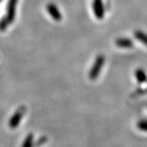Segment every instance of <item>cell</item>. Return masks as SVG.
Here are the masks:
<instances>
[{"mask_svg":"<svg viewBox=\"0 0 147 147\" xmlns=\"http://www.w3.org/2000/svg\"><path fill=\"white\" fill-rule=\"evenodd\" d=\"M25 111L26 108L24 107H20V108L16 111L15 113L12 116V117L11 118V119H10L9 125L11 128H16V127L20 124V122L22 118H23V114H24V112H25Z\"/></svg>","mask_w":147,"mask_h":147,"instance_id":"cell-2","label":"cell"},{"mask_svg":"<svg viewBox=\"0 0 147 147\" xmlns=\"http://www.w3.org/2000/svg\"><path fill=\"white\" fill-rule=\"evenodd\" d=\"M116 45L121 48H130L132 47V41L129 38H119L116 39Z\"/></svg>","mask_w":147,"mask_h":147,"instance_id":"cell-6","label":"cell"},{"mask_svg":"<svg viewBox=\"0 0 147 147\" xmlns=\"http://www.w3.org/2000/svg\"><path fill=\"white\" fill-rule=\"evenodd\" d=\"M105 62V57L103 55H99L96 57L94 64L92 67L91 70L89 73V78L90 80H95L98 78L99 74L101 73V68L104 66Z\"/></svg>","mask_w":147,"mask_h":147,"instance_id":"cell-1","label":"cell"},{"mask_svg":"<svg viewBox=\"0 0 147 147\" xmlns=\"http://www.w3.org/2000/svg\"><path fill=\"white\" fill-rule=\"evenodd\" d=\"M135 36L138 40H140V41H142L143 43L147 45V36L144 35L143 33L140 32H137L135 33Z\"/></svg>","mask_w":147,"mask_h":147,"instance_id":"cell-7","label":"cell"},{"mask_svg":"<svg viewBox=\"0 0 147 147\" xmlns=\"http://www.w3.org/2000/svg\"><path fill=\"white\" fill-rule=\"evenodd\" d=\"M136 77H137V79L138 80V81L140 82H142V81H144L146 80V75L144 72L141 70H138L136 72Z\"/></svg>","mask_w":147,"mask_h":147,"instance_id":"cell-8","label":"cell"},{"mask_svg":"<svg viewBox=\"0 0 147 147\" xmlns=\"http://www.w3.org/2000/svg\"><path fill=\"white\" fill-rule=\"evenodd\" d=\"M93 12L95 18L98 20H101L105 16V8L101 0H93L92 2Z\"/></svg>","mask_w":147,"mask_h":147,"instance_id":"cell-3","label":"cell"},{"mask_svg":"<svg viewBox=\"0 0 147 147\" xmlns=\"http://www.w3.org/2000/svg\"><path fill=\"white\" fill-rule=\"evenodd\" d=\"M17 2H18V0H9L8 11H7V16H6L5 18L8 23H12V22L14 21V18H15Z\"/></svg>","mask_w":147,"mask_h":147,"instance_id":"cell-4","label":"cell"},{"mask_svg":"<svg viewBox=\"0 0 147 147\" xmlns=\"http://www.w3.org/2000/svg\"><path fill=\"white\" fill-rule=\"evenodd\" d=\"M47 11L48 12V14H50L51 18L56 21H60L62 20V14L60 13L59 8H57L56 5L53 4V3L48 4L47 6Z\"/></svg>","mask_w":147,"mask_h":147,"instance_id":"cell-5","label":"cell"}]
</instances>
